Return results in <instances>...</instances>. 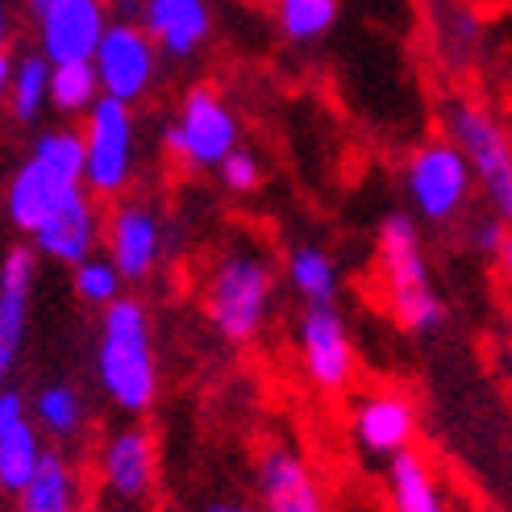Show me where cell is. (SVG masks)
Here are the masks:
<instances>
[{
    "instance_id": "cell-1",
    "label": "cell",
    "mask_w": 512,
    "mask_h": 512,
    "mask_svg": "<svg viewBox=\"0 0 512 512\" xmlns=\"http://www.w3.org/2000/svg\"><path fill=\"white\" fill-rule=\"evenodd\" d=\"M84 134L71 125L42 130L9 184H5V217L17 234L38 238L67 204L84 192Z\"/></svg>"
},
{
    "instance_id": "cell-2",
    "label": "cell",
    "mask_w": 512,
    "mask_h": 512,
    "mask_svg": "<svg viewBox=\"0 0 512 512\" xmlns=\"http://www.w3.org/2000/svg\"><path fill=\"white\" fill-rule=\"evenodd\" d=\"M96 383L125 417H146L159 400V358L146 304L121 296L100 313L96 334Z\"/></svg>"
},
{
    "instance_id": "cell-3",
    "label": "cell",
    "mask_w": 512,
    "mask_h": 512,
    "mask_svg": "<svg viewBox=\"0 0 512 512\" xmlns=\"http://www.w3.org/2000/svg\"><path fill=\"white\" fill-rule=\"evenodd\" d=\"M275 267L254 246H234L213 263L204 279V317L225 346H250L271 321Z\"/></svg>"
},
{
    "instance_id": "cell-4",
    "label": "cell",
    "mask_w": 512,
    "mask_h": 512,
    "mask_svg": "<svg viewBox=\"0 0 512 512\" xmlns=\"http://www.w3.org/2000/svg\"><path fill=\"white\" fill-rule=\"evenodd\" d=\"M379 279L383 296H388V313L404 334L429 338L438 334L446 321V304L429 284V263L421 250V229L413 213H388L379 221Z\"/></svg>"
},
{
    "instance_id": "cell-5",
    "label": "cell",
    "mask_w": 512,
    "mask_h": 512,
    "mask_svg": "<svg viewBox=\"0 0 512 512\" xmlns=\"http://www.w3.org/2000/svg\"><path fill=\"white\" fill-rule=\"evenodd\" d=\"M446 138L463 150L488 209L512 225V134L479 100H450L442 109Z\"/></svg>"
},
{
    "instance_id": "cell-6",
    "label": "cell",
    "mask_w": 512,
    "mask_h": 512,
    "mask_svg": "<svg viewBox=\"0 0 512 512\" xmlns=\"http://www.w3.org/2000/svg\"><path fill=\"white\" fill-rule=\"evenodd\" d=\"M163 146L171 159H179L192 171H217L242 146V125L234 105L213 84L188 88L171 125L163 130Z\"/></svg>"
},
{
    "instance_id": "cell-7",
    "label": "cell",
    "mask_w": 512,
    "mask_h": 512,
    "mask_svg": "<svg viewBox=\"0 0 512 512\" xmlns=\"http://www.w3.org/2000/svg\"><path fill=\"white\" fill-rule=\"evenodd\" d=\"M400 184H404V196H408L413 217L446 225V221H454L458 213L467 209L471 188H475V171H471L463 150L442 134V138L421 142L413 155L404 159Z\"/></svg>"
},
{
    "instance_id": "cell-8",
    "label": "cell",
    "mask_w": 512,
    "mask_h": 512,
    "mask_svg": "<svg viewBox=\"0 0 512 512\" xmlns=\"http://www.w3.org/2000/svg\"><path fill=\"white\" fill-rule=\"evenodd\" d=\"M84 134V188L96 200H117L134 184L138 167V117L134 105L121 100H100V105L80 121Z\"/></svg>"
},
{
    "instance_id": "cell-9",
    "label": "cell",
    "mask_w": 512,
    "mask_h": 512,
    "mask_svg": "<svg viewBox=\"0 0 512 512\" xmlns=\"http://www.w3.org/2000/svg\"><path fill=\"white\" fill-rule=\"evenodd\" d=\"M296 354L300 371L309 379V388L338 396L354 379V342L350 325L338 304H321V309H304L296 321Z\"/></svg>"
},
{
    "instance_id": "cell-10",
    "label": "cell",
    "mask_w": 512,
    "mask_h": 512,
    "mask_svg": "<svg viewBox=\"0 0 512 512\" xmlns=\"http://www.w3.org/2000/svg\"><path fill=\"white\" fill-rule=\"evenodd\" d=\"M159 55L163 50L155 46V38H150L138 21H113L105 42L96 50L92 67H96L100 88H105L109 100L138 105L159 75Z\"/></svg>"
},
{
    "instance_id": "cell-11",
    "label": "cell",
    "mask_w": 512,
    "mask_h": 512,
    "mask_svg": "<svg viewBox=\"0 0 512 512\" xmlns=\"http://www.w3.org/2000/svg\"><path fill=\"white\" fill-rule=\"evenodd\" d=\"M167 254V225L146 200H121L105 221V259L121 271L125 284H142L159 271Z\"/></svg>"
},
{
    "instance_id": "cell-12",
    "label": "cell",
    "mask_w": 512,
    "mask_h": 512,
    "mask_svg": "<svg viewBox=\"0 0 512 512\" xmlns=\"http://www.w3.org/2000/svg\"><path fill=\"white\" fill-rule=\"evenodd\" d=\"M254 488H259L263 512H334L321 475L288 442L263 446L259 463H254Z\"/></svg>"
},
{
    "instance_id": "cell-13",
    "label": "cell",
    "mask_w": 512,
    "mask_h": 512,
    "mask_svg": "<svg viewBox=\"0 0 512 512\" xmlns=\"http://www.w3.org/2000/svg\"><path fill=\"white\" fill-rule=\"evenodd\" d=\"M96 475L100 488L117 504H142L155 492V475H159V454L155 438L146 425H121L113 429L96 458Z\"/></svg>"
},
{
    "instance_id": "cell-14",
    "label": "cell",
    "mask_w": 512,
    "mask_h": 512,
    "mask_svg": "<svg viewBox=\"0 0 512 512\" xmlns=\"http://www.w3.org/2000/svg\"><path fill=\"white\" fill-rule=\"evenodd\" d=\"M350 438L371 458H400L417 450V404L396 388H379L358 396L350 408Z\"/></svg>"
},
{
    "instance_id": "cell-15",
    "label": "cell",
    "mask_w": 512,
    "mask_h": 512,
    "mask_svg": "<svg viewBox=\"0 0 512 512\" xmlns=\"http://www.w3.org/2000/svg\"><path fill=\"white\" fill-rule=\"evenodd\" d=\"M34 21H38V50L50 59V67L92 63L113 25L105 0H55Z\"/></svg>"
},
{
    "instance_id": "cell-16",
    "label": "cell",
    "mask_w": 512,
    "mask_h": 512,
    "mask_svg": "<svg viewBox=\"0 0 512 512\" xmlns=\"http://www.w3.org/2000/svg\"><path fill=\"white\" fill-rule=\"evenodd\" d=\"M50 446L42 442V425L34 417L30 400L21 392H0V488L17 496L42 467Z\"/></svg>"
},
{
    "instance_id": "cell-17",
    "label": "cell",
    "mask_w": 512,
    "mask_h": 512,
    "mask_svg": "<svg viewBox=\"0 0 512 512\" xmlns=\"http://www.w3.org/2000/svg\"><path fill=\"white\" fill-rule=\"evenodd\" d=\"M42 254L30 242H17L5 250L0 263V371L17 367V354L25 342V321H30V296H34V279H38Z\"/></svg>"
},
{
    "instance_id": "cell-18",
    "label": "cell",
    "mask_w": 512,
    "mask_h": 512,
    "mask_svg": "<svg viewBox=\"0 0 512 512\" xmlns=\"http://www.w3.org/2000/svg\"><path fill=\"white\" fill-rule=\"evenodd\" d=\"M105 213H100L96 196L84 188L75 196L67 209L50 221L38 238H30V246L50 263H63V267H80L88 259H96V246H105Z\"/></svg>"
},
{
    "instance_id": "cell-19",
    "label": "cell",
    "mask_w": 512,
    "mask_h": 512,
    "mask_svg": "<svg viewBox=\"0 0 512 512\" xmlns=\"http://www.w3.org/2000/svg\"><path fill=\"white\" fill-rule=\"evenodd\" d=\"M138 25L167 59H192L213 38L209 0H142Z\"/></svg>"
},
{
    "instance_id": "cell-20",
    "label": "cell",
    "mask_w": 512,
    "mask_h": 512,
    "mask_svg": "<svg viewBox=\"0 0 512 512\" xmlns=\"http://www.w3.org/2000/svg\"><path fill=\"white\" fill-rule=\"evenodd\" d=\"M50 59L42 50H25L17 59H0V84H5V105L17 125H34L50 105Z\"/></svg>"
},
{
    "instance_id": "cell-21",
    "label": "cell",
    "mask_w": 512,
    "mask_h": 512,
    "mask_svg": "<svg viewBox=\"0 0 512 512\" xmlns=\"http://www.w3.org/2000/svg\"><path fill=\"white\" fill-rule=\"evenodd\" d=\"M388 500L392 512H450L442 479L421 450H408L388 463Z\"/></svg>"
},
{
    "instance_id": "cell-22",
    "label": "cell",
    "mask_w": 512,
    "mask_h": 512,
    "mask_svg": "<svg viewBox=\"0 0 512 512\" xmlns=\"http://www.w3.org/2000/svg\"><path fill=\"white\" fill-rule=\"evenodd\" d=\"M284 275L292 292L304 300V309H321V304H338L342 292V271L334 263V254L317 242H300L288 250L284 259Z\"/></svg>"
},
{
    "instance_id": "cell-23",
    "label": "cell",
    "mask_w": 512,
    "mask_h": 512,
    "mask_svg": "<svg viewBox=\"0 0 512 512\" xmlns=\"http://www.w3.org/2000/svg\"><path fill=\"white\" fill-rule=\"evenodd\" d=\"M17 512H80V475L71 458L50 450L38 475L17 492Z\"/></svg>"
},
{
    "instance_id": "cell-24",
    "label": "cell",
    "mask_w": 512,
    "mask_h": 512,
    "mask_svg": "<svg viewBox=\"0 0 512 512\" xmlns=\"http://www.w3.org/2000/svg\"><path fill=\"white\" fill-rule=\"evenodd\" d=\"M100 100H105V88H100V75L92 63H63L50 75V109L59 117H88Z\"/></svg>"
},
{
    "instance_id": "cell-25",
    "label": "cell",
    "mask_w": 512,
    "mask_h": 512,
    "mask_svg": "<svg viewBox=\"0 0 512 512\" xmlns=\"http://www.w3.org/2000/svg\"><path fill=\"white\" fill-rule=\"evenodd\" d=\"M30 408H34V417H38L46 438H59V442L75 438V433L84 429V421H88L84 396L75 392L71 383H46V388L34 392Z\"/></svg>"
},
{
    "instance_id": "cell-26",
    "label": "cell",
    "mask_w": 512,
    "mask_h": 512,
    "mask_svg": "<svg viewBox=\"0 0 512 512\" xmlns=\"http://www.w3.org/2000/svg\"><path fill=\"white\" fill-rule=\"evenodd\" d=\"M338 9L342 0H275V25L288 42L309 46L338 25Z\"/></svg>"
},
{
    "instance_id": "cell-27",
    "label": "cell",
    "mask_w": 512,
    "mask_h": 512,
    "mask_svg": "<svg viewBox=\"0 0 512 512\" xmlns=\"http://www.w3.org/2000/svg\"><path fill=\"white\" fill-rule=\"evenodd\" d=\"M433 30H438V46H442L446 63L463 67V63L471 59V50H475V42H479V17H475L471 9L446 0V5L433 9Z\"/></svg>"
},
{
    "instance_id": "cell-28",
    "label": "cell",
    "mask_w": 512,
    "mask_h": 512,
    "mask_svg": "<svg viewBox=\"0 0 512 512\" xmlns=\"http://www.w3.org/2000/svg\"><path fill=\"white\" fill-rule=\"evenodd\" d=\"M121 284H125L121 271L105 259V254H96V259H88L71 271L75 296H80V304H92V309H113L121 300Z\"/></svg>"
},
{
    "instance_id": "cell-29",
    "label": "cell",
    "mask_w": 512,
    "mask_h": 512,
    "mask_svg": "<svg viewBox=\"0 0 512 512\" xmlns=\"http://www.w3.org/2000/svg\"><path fill=\"white\" fill-rule=\"evenodd\" d=\"M217 179H221V188H225V192L250 196L254 188L263 184V163H259V155H254L250 146H238L234 155H229V159L217 167Z\"/></svg>"
},
{
    "instance_id": "cell-30",
    "label": "cell",
    "mask_w": 512,
    "mask_h": 512,
    "mask_svg": "<svg viewBox=\"0 0 512 512\" xmlns=\"http://www.w3.org/2000/svg\"><path fill=\"white\" fill-rule=\"evenodd\" d=\"M508 238H512V225L500 213H492V209L471 221V246L479 254H492V259H500V250L508 246Z\"/></svg>"
},
{
    "instance_id": "cell-31",
    "label": "cell",
    "mask_w": 512,
    "mask_h": 512,
    "mask_svg": "<svg viewBox=\"0 0 512 512\" xmlns=\"http://www.w3.org/2000/svg\"><path fill=\"white\" fill-rule=\"evenodd\" d=\"M200 512H263L259 504H250V500H234V496H221V500H209Z\"/></svg>"
},
{
    "instance_id": "cell-32",
    "label": "cell",
    "mask_w": 512,
    "mask_h": 512,
    "mask_svg": "<svg viewBox=\"0 0 512 512\" xmlns=\"http://www.w3.org/2000/svg\"><path fill=\"white\" fill-rule=\"evenodd\" d=\"M496 263H500V275H504V284L512 288V238H508V246L500 250V259H496Z\"/></svg>"
},
{
    "instance_id": "cell-33",
    "label": "cell",
    "mask_w": 512,
    "mask_h": 512,
    "mask_svg": "<svg viewBox=\"0 0 512 512\" xmlns=\"http://www.w3.org/2000/svg\"><path fill=\"white\" fill-rule=\"evenodd\" d=\"M25 5H30V13H34V17H42L50 5H55V0H25Z\"/></svg>"
},
{
    "instance_id": "cell-34",
    "label": "cell",
    "mask_w": 512,
    "mask_h": 512,
    "mask_svg": "<svg viewBox=\"0 0 512 512\" xmlns=\"http://www.w3.org/2000/svg\"><path fill=\"white\" fill-rule=\"evenodd\" d=\"M504 363H508V371H512V338H508V346H504Z\"/></svg>"
}]
</instances>
